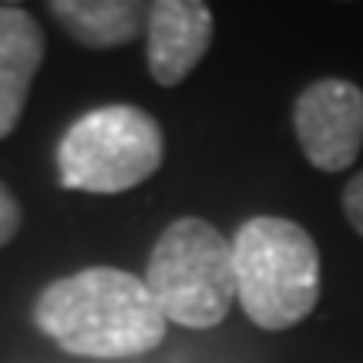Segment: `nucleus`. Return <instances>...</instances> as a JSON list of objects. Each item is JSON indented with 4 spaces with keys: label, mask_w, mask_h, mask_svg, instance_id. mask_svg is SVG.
<instances>
[{
    "label": "nucleus",
    "mask_w": 363,
    "mask_h": 363,
    "mask_svg": "<svg viewBox=\"0 0 363 363\" xmlns=\"http://www.w3.org/2000/svg\"><path fill=\"white\" fill-rule=\"evenodd\" d=\"M34 323L74 357L125 360L155 350L169 320L145 279L111 266H91L40 293Z\"/></svg>",
    "instance_id": "nucleus-1"
},
{
    "label": "nucleus",
    "mask_w": 363,
    "mask_h": 363,
    "mask_svg": "<svg viewBox=\"0 0 363 363\" xmlns=\"http://www.w3.org/2000/svg\"><path fill=\"white\" fill-rule=\"evenodd\" d=\"M235 296L259 330H289L320 303V249L279 216L249 219L233 239Z\"/></svg>",
    "instance_id": "nucleus-2"
},
{
    "label": "nucleus",
    "mask_w": 363,
    "mask_h": 363,
    "mask_svg": "<svg viewBox=\"0 0 363 363\" xmlns=\"http://www.w3.org/2000/svg\"><path fill=\"white\" fill-rule=\"evenodd\" d=\"M145 286L165 320L212 330L235 303L233 242L206 219H175L152 249Z\"/></svg>",
    "instance_id": "nucleus-3"
},
{
    "label": "nucleus",
    "mask_w": 363,
    "mask_h": 363,
    "mask_svg": "<svg viewBox=\"0 0 363 363\" xmlns=\"http://www.w3.org/2000/svg\"><path fill=\"white\" fill-rule=\"evenodd\" d=\"M165 135L138 104H104L78 118L57 145L65 189L115 195L142 185L162 169Z\"/></svg>",
    "instance_id": "nucleus-4"
},
{
    "label": "nucleus",
    "mask_w": 363,
    "mask_h": 363,
    "mask_svg": "<svg viewBox=\"0 0 363 363\" xmlns=\"http://www.w3.org/2000/svg\"><path fill=\"white\" fill-rule=\"evenodd\" d=\"M303 155L320 172H347L363 145V91L353 81L320 78L293 108Z\"/></svg>",
    "instance_id": "nucleus-5"
},
{
    "label": "nucleus",
    "mask_w": 363,
    "mask_h": 363,
    "mask_svg": "<svg viewBox=\"0 0 363 363\" xmlns=\"http://www.w3.org/2000/svg\"><path fill=\"white\" fill-rule=\"evenodd\" d=\"M212 11L202 0H158L148 4V71L162 88H175L195 71L212 44Z\"/></svg>",
    "instance_id": "nucleus-6"
},
{
    "label": "nucleus",
    "mask_w": 363,
    "mask_h": 363,
    "mask_svg": "<svg viewBox=\"0 0 363 363\" xmlns=\"http://www.w3.org/2000/svg\"><path fill=\"white\" fill-rule=\"evenodd\" d=\"M40 65L44 30L38 21L17 4H0V138L17 128Z\"/></svg>",
    "instance_id": "nucleus-7"
},
{
    "label": "nucleus",
    "mask_w": 363,
    "mask_h": 363,
    "mask_svg": "<svg viewBox=\"0 0 363 363\" xmlns=\"http://www.w3.org/2000/svg\"><path fill=\"white\" fill-rule=\"evenodd\" d=\"M51 13L84 48H121L148 27V4L138 0H54Z\"/></svg>",
    "instance_id": "nucleus-8"
},
{
    "label": "nucleus",
    "mask_w": 363,
    "mask_h": 363,
    "mask_svg": "<svg viewBox=\"0 0 363 363\" xmlns=\"http://www.w3.org/2000/svg\"><path fill=\"white\" fill-rule=\"evenodd\" d=\"M17 229H21V206H17L11 189L0 182V249L17 235Z\"/></svg>",
    "instance_id": "nucleus-9"
},
{
    "label": "nucleus",
    "mask_w": 363,
    "mask_h": 363,
    "mask_svg": "<svg viewBox=\"0 0 363 363\" xmlns=\"http://www.w3.org/2000/svg\"><path fill=\"white\" fill-rule=\"evenodd\" d=\"M343 212H347V219H350L353 229L363 235V172L353 175L350 185L343 189Z\"/></svg>",
    "instance_id": "nucleus-10"
}]
</instances>
